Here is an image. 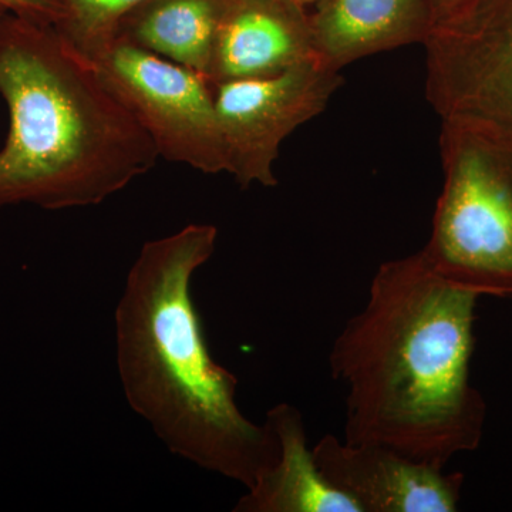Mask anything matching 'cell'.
Returning a JSON list of instances; mask_svg holds the SVG:
<instances>
[{
	"label": "cell",
	"mask_w": 512,
	"mask_h": 512,
	"mask_svg": "<svg viewBox=\"0 0 512 512\" xmlns=\"http://www.w3.org/2000/svg\"><path fill=\"white\" fill-rule=\"evenodd\" d=\"M477 299L421 251L379 266L365 308L330 350L348 390L343 440L439 467L480 446L487 406L470 377Z\"/></svg>",
	"instance_id": "obj_1"
},
{
	"label": "cell",
	"mask_w": 512,
	"mask_h": 512,
	"mask_svg": "<svg viewBox=\"0 0 512 512\" xmlns=\"http://www.w3.org/2000/svg\"><path fill=\"white\" fill-rule=\"evenodd\" d=\"M217 239L214 225L190 224L143 245L114 318L117 369L128 406L171 453L248 490L274 463L278 441L266 421L241 412L237 377L205 342L192 279Z\"/></svg>",
	"instance_id": "obj_2"
},
{
	"label": "cell",
	"mask_w": 512,
	"mask_h": 512,
	"mask_svg": "<svg viewBox=\"0 0 512 512\" xmlns=\"http://www.w3.org/2000/svg\"><path fill=\"white\" fill-rule=\"evenodd\" d=\"M0 96L9 133L0 148V208L99 205L153 170L147 131L52 25L0 18Z\"/></svg>",
	"instance_id": "obj_3"
},
{
	"label": "cell",
	"mask_w": 512,
	"mask_h": 512,
	"mask_svg": "<svg viewBox=\"0 0 512 512\" xmlns=\"http://www.w3.org/2000/svg\"><path fill=\"white\" fill-rule=\"evenodd\" d=\"M444 183L421 254L447 282L512 298V133L471 119H441Z\"/></svg>",
	"instance_id": "obj_4"
},
{
	"label": "cell",
	"mask_w": 512,
	"mask_h": 512,
	"mask_svg": "<svg viewBox=\"0 0 512 512\" xmlns=\"http://www.w3.org/2000/svg\"><path fill=\"white\" fill-rule=\"evenodd\" d=\"M90 62L147 131L158 156L204 174L228 173L214 86L204 74L120 36Z\"/></svg>",
	"instance_id": "obj_5"
},
{
	"label": "cell",
	"mask_w": 512,
	"mask_h": 512,
	"mask_svg": "<svg viewBox=\"0 0 512 512\" xmlns=\"http://www.w3.org/2000/svg\"><path fill=\"white\" fill-rule=\"evenodd\" d=\"M426 96L441 119H471L512 133V0H474L424 42Z\"/></svg>",
	"instance_id": "obj_6"
},
{
	"label": "cell",
	"mask_w": 512,
	"mask_h": 512,
	"mask_svg": "<svg viewBox=\"0 0 512 512\" xmlns=\"http://www.w3.org/2000/svg\"><path fill=\"white\" fill-rule=\"evenodd\" d=\"M340 84V72L319 60L272 76L215 84L228 174L242 188L276 187L274 165L281 144L326 109Z\"/></svg>",
	"instance_id": "obj_7"
},
{
	"label": "cell",
	"mask_w": 512,
	"mask_h": 512,
	"mask_svg": "<svg viewBox=\"0 0 512 512\" xmlns=\"http://www.w3.org/2000/svg\"><path fill=\"white\" fill-rule=\"evenodd\" d=\"M323 478L362 512H454L463 473L419 463L392 448L326 434L312 448Z\"/></svg>",
	"instance_id": "obj_8"
},
{
	"label": "cell",
	"mask_w": 512,
	"mask_h": 512,
	"mask_svg": "<svg viewBox=\"0 0 512 512\" xmlns=\"http://www.w3.org/2000/svg\"><path fill=\"white\" fill-rule=\"evenodd\" d=\"M319 60L309 16L292 0H225L207 79H255Z\"/></svg>",
	"instance_id": "obj_9"
},
{
	"label": "cell",
	"mask_w": 512,
	"mask_h": 512,
	"mask_svg": "<svg viewBox=\"0 0 512 512\" xmlns=\"http://www.w3.org/2000/svg\"><path fill=\"white\" fill-rule=\"evenodd\" d=\"M309 16L320 63L340 70L362 57L424 43L434 29L429 0H319Z\"/></svg>",
	"instance_id": "obj_10"
},
{
	"label": "cell",
	"mask_w": 512,
	"mask_h": 512,
	"mask_svg": "<svg viewBox=\"0 0 512 512\" xmlns=\"http://www.w3.org/2000/svg\"><path fill=\"white\" fill-rule=\"evenodd\" d=\"M265 421L278 441V456L239 498L234 511L362 512L323 478L296 407L276 404Z\"/></svg>",
	"instance_id": "obj_11"
},
{
	"label": "cell",
	"mask_w": 512,
	"mask_h": 512,
	"mask_svg": "<svg viewBox=\"0 0 512 512\" xmlns=\"http://www.w3.org/2000/svg\"><path fill=\"white\" fill-rule=\"evenodd\" d=\"M224 5L225 0H146L124 18L117 36L207 77Z\"/></svg>",
	"instance_id": "obj_12"
},
{
	"label": "cell",
	"mask_w": 512,
	"mask_h": 512,
	"mask_svg": "<svg viewBox=\"0 0 512 512\" xmlns=\"http://www.w3.org/2000/svg\"><path fill=\"white\" fill-rule=\"evenodd\" d=\"M63 22L57 30L77 52L92 60L117 35L121 22L146 0H60Z\"/></svg>",
	"instance_id": "obj_13"
},
{
	"label": "cell",
	"mask_w": 512,
	"mask_h": 512,
	"mask_svg": "<svg viewBox=\"0 0 512 512\" xmlns=\"http://www.w3.org/2000/svg\"><path fill=\"white\" fill-rule=\"evenodd\" d=\"M0 5L20 18L52 25L55 28L64 19V9L60 0H0Z\"/></svg>",
	"instance_id": "obj_14"
},
{
	"label": "cell",
	"mask_w": 512,
	"mask_h": 512,
	"mask_svg": "<svg viewBox=\"0 0 512 512\" xmlns=\"http://www.w3.org/2000/svg\"><path fill=\"white\" fill-rule=\"evenodd\" d=\"M471 2H474V0H429L434 22H436L437 25L441 20L450 18V16H453L458 10L470 5Z\"/></svg>",
	"instance_id": "obj_15"
},
{
	"label": "cell",
	"mask_w": 512,
	"mask_h": 512,
	"mask_svg": "<svg viewBox=\"0 0 512 512\" xmlns=\"http://www.w3.org/2000/svg\"><path fill=\"white\" fill-rule=\"evenodd\" d=\"M296 5L301 6V8H305V6L311 5V3L318 2V0H292Z\"/></svg>",
	"instance_id": "obj_16"
},
{
	"label": "cell",
	"mask_w": 512,
	"mask_h": 512,
	"mask_svg": "<svg viewBox=\"0 0 512 512\" xmlns=\"http://www.w3.org/2000/svg\"><path fill=\"white\" fill-rule=\"evenodd\" d=\"M5 13H8V10H6L5 8H3L2 5H0V18H2V16L5 15Z\"/></svg>",
	"instance_id": "obj_17"
}]
</instances>
